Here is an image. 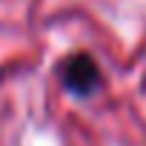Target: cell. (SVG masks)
<instances>
[{"label":"cell","mask_w":146,"mask_h":146,"mask_svg":"<svg viewBox=\"0 0 146 146\" xmlns=\"http://www.w3.org/2000/svg\"><path fill=\"white\" fill-rule=\"evenodd\" d=\"M57 80L75 100H92L103 89V69L89 52H72L57 63Z\"/></svg>","instance_id":"6da1fadb"}]
</instances>
